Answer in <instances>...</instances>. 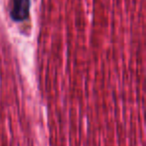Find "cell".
Masks as SVG:
<instances>
[{"mask_svg": "<svg viewBox=\"0 0 146 146\" xmlns=\"http://www.w3.org/2000/svg\"><path fill=\"white\" fill-rule=\"evenodd\" d=\"M30 0H10V18L15 22H23L29 17Z\"/></svg>", "mask_w": 146, "mask_h": 146, "instance_id": "6da1fadb", "label": "cell"}]
</instances>
